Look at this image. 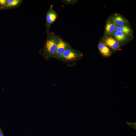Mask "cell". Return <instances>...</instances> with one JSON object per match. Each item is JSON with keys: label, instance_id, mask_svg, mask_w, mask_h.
<instances>
[{"label": "cell", "instance_id": "8", "mask_svg": "<svg viewBox=\"0 0 136 136\" xmlns=\"http://www.w3.org/2000/svg\"><path fill=\"white\" fill-rule=\"evenodd\" d=\"M112 35H113L114 38L120 44L127 41L129 36L122 32L116 31Z\"/></svg>", "mask_w": 136, "mask_h": 136}, {"label": "cell", "instance_id": "11", "mask_svg": "<svg viewBox=\"0 0 136 136\" xmlns=\"http://www.w3.org/2000/svg\"><path fill=\"white\" fill-rule=\"evenodd\" d=\"M115 31L122 32L127 35H131L132 31L130 27L127 25L121 26H116Z\"/></svg>", "mask_w": 136, "mask_h": 136}, {"label": "cell", "instance_id": "13", "mask_svg": "<svg viewBox=\"0 0 136 136\" xmlns=\"http://www.w3.org/2000/svg\"><path fill=\"white\" fill-rule=\"evenodd\" d=\"M6 0H0V9H5Z\"/></svg>", "mask_w": 136, "mask_h": 136}, {"label": "cell", "instance_id": "9", "mask_svg": "<svg viewBox=\"0 0 136 136\" xmlns=\"http://www.w3.org/2000/svg\"><path fill=\"white\" fill-rule=\"evenodd\" d=\"M116 27L111 19H109L107 22L105 27L106 33L109 35H112L115 31Z\"/></svg>", "mask_w": 136, "mask_h": 136}, {"label": "cell", "instance_id": "12", "mask_svg": "<svg viewBox=\"0 0 136 136\" xmlns=\"http://www.w3.org/2000/svg\"><path fill=\"white\" fill-rule=\"evenodd\" d=\"M78 1L76 0H62V2L68 5H72L75 4Z\"/></svg>", "mask_w": 136, "mask_h": 136}, {"label": "cell", "instance_id": "6", "mask_svg": "<svg viewBox=\"0 0 136 136\" xmlns=\"http://www.w3.org/2000/svg\"><path fill=\"white\" fill-rule=\"evenodd\" d=\"M98 48L100 53L103 56L108 57L111 55L112 51L102 42H100L98 43Z\"/></svg>", "mask_w": 136, "mask_h": 136}, {"label": "cell", "instance_id": "10", "mask_svg": "<svg viewBox=\"0 0 136 136\" xmlns=\"http://www.w3.org/2000/svg\"><path fill=\"white\" fill-rule=\"evenodd\" d=\"M23 1L22 0H6L5 9L17 7L20 5Z\"/></svg>", "mask_w": 136, "mask_h": 136}, {"label": "cell", "instance_id": "4", "mask_svg": "<svg viewBox=\"0 0 136 136\" xmlns=\"http://www.w3.org/2000/svg\"><path fill=\"white\" fill-rule=\"evenodd\" d=\"M57 49L54 58H56L62 55L70 45L60 37L57 35Z\"/></svg>", "mask_w": 136, "mask_h": 136}, {"label": "cell", "instance_id": "3", "mask_svg": "<svg viewBox=\"0 0 136 136\" xmlns=\"http://www.w3.org/2000/svg\"><path fill=\"white\" fill-rule=\"evenodd\" d=\"M58 15L53 8L52 5L46 13V32L47 34L49 32L50 28L51 25L56 20Z\"/></svg>", "mask_w": 136, "mask_h": 136}, {"label": "cell", "instance_id": "2", "mask_svg": "<svg viewBox=\"0 0 136 136\" xmlns=\"http://www.w3.org/2000/svg\"><path fill=\"white\" fill-rule=\"evenodd\" d=\"M83 54L80 51L75 49L71 46L61 55L56 59L64 61H74L80 59Z\"/></svg>", "mask_w": 136, "mask_h": 136}, {"label": "cell", "instance_id": "14", "mask_svg": "<svg viewBox=\"0 0 136 136\" xmlns=\"http://www.w3.org/2000/svg\"><path fill=\"white\" fill-rule=\"evenodd\" d=\"M0 136H3V134L1 132H0Z\"/></svg>", "mask_w": 136, "mask_h": 136}, {"label": "cell", "instance_id": "1", "mask_svg": "<svg viewBox=\"0 0 136 136\" xmlns=\"http://www.w3.org/2000/svg\"><path fill=\"white\" fill-rule=\"evenodd\" d=\"M47 35L46 40L41 54L45 59L48 60L55 57L57 49V35L50 32Z\"/></svg>", "mask_w": 136, "mask_h": 136}, {"label": "cell", "instance_id": "7", "mask_svg": "<svg viewBox=\"0 0 136 136\" xmlns=\"http://www.w3.org/2000/svg\"><path fill=\"white\" fill-rule=\"evenodd\" d=\"M111 19L116 26H121L127 25V20L119 14H115L111 17Z\"/></svg>", "mask_w": 136, "mask_h": 136}, {"label": "cell", "instance_id": "5", "mask_svg": "<svg viewBox=\"0 0 136 136\" xmlns=\"http://www.w3.org/2000/svg\"><path fill=\"white\" fill-rule=\"evenodd\" d=\"M109 47L112 51H116L121 46V44L114 38L107 37L104 39L102 42Z\"/></svg>", "mask_w": 136, "mask_h": 136}]
</instances>
